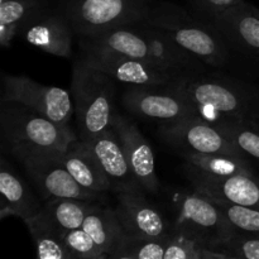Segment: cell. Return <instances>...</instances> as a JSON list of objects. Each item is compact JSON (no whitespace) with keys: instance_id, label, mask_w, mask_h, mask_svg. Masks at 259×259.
Instances as JSON below:
<instances>
[{"instance_id":"cell-19","label":"cell","mask_w":259,"mask_h":259,"mask_svg":"<svg viewBox=\"0 0 259 259\" xmlns=\"http://www.w3.org/2000/svg\"><path fill=\"white\" fill-rule=\"evenodd\" d=\"M141 29L147 38L151 52V60L154 65L176 73L179 77L191 73H200L210 70L202 61L180 47L167 33L142 20Z\"/></svg>"},{"instance_id":"cell-8","label":"cell","mask_w":259,"mask_h":259,"mask_svg":"<svg viewBox=\"0 0 259 259\" xmlns=\"http://www.w3.org/2000/svg\"><path fill=\"white\" fill-rule=\"evenodd\" d=\"M159 136L181 153L242 156L222 128L196 115L161 124Z\"/></svg>"},{"instance_id":"cell-5","label":"cell","mask_w":259,"mask_h":259,"mask_svg":"<svg viewBox=\"0 0 259 259\" xmlns=\"http://www.w3.org/2000/svg\"><path fill=\"white\" fill-rule=\"evenodd\" d=\"M154 3L156 0H57L76 37L142 22Z\"/></svg>"},{"instance_id":"cell-9","label":"cell","mask_w":259,"mask_h":259,"mask_svg":"<svg viewBox=\"0 0 259 259\" xmlns=\"http://www.w3.org/2000/svg\"><path fill=\"white\" fill-rule=\"evenodd\" d=\"M57 156L39 157L23 162L28 176L38 189L43 201L53 199H73L82 201L104 202L105 194L90 191L81 186Z\"/></svg>"},{"instance_id":"cell-3","label":"cell","mask_w":259,"mask_h":259,"mask_svg":"<svg viewBox=\"0 0 259 259\" xmlns=\"http://www.w3.org/2000/svg\"><path fill=\"white\" fill-rule=\"evenodd\" d=\"M144 22L163 30L210 68H223L232 60L233 52L217 28L181 5L156 0Z\"/></svg>"},{"instance_id":"cell-26","label":"cell","mask_w":259,"mask_h":259,"mask_svg":"<svg viewBox=\"0 0 259 259\" xmlns=\"http://www.w3.org/2000/svg\"><path fill=\"white\" fill-rule=\"evenodd\" d=\"M37 248V259H71L66 249L63 235L39 214L25 223Z\"/></svg>"},{"instance_id":"cell-20","label":"cell","mask_w":259,"mask_h":259,"mask_svg":"<svg viewBox=\"0 0 259 259\" xmlns=\"http://www.w3.org/2000/svg\"><path fill=\"white\" fill-rule=\"evenodd\" d=\"M0 219L17 217L27 223L42 214L43 205L5 158L0 164Z\"/></svg>"},{"instance_id":"cell-38","label":"cell","mask_w":259,"mask_h":259,"mask_svg":"<svg viewBox=\"0 0 259 259\" xmlns=\"http://www.w3.org/2000/svg\"><path fill=\"white\" fill-rule=\"evenodd\" d=\"M201 258H202V257H201ZM202 259H205V258H202Z\"/></svg>"},{"instance_id":"cell-31","label":"cell","mask_w":259,"mask_h":259,"mask_svg":"<svg viewBox=\"0 0 259 259\" xmlns=\"http://www.w3.org/2000/svg\"><path fill=\"white\" fill-rule=\"evenodd\" d=\"M244 0H187L189 10L200 19L212 23L222 13L240 4Z\"/></svg>"},{"instance_id":"cell-35","label":"cell","mask_w":259,"mask_h":259,"mask_svg":"<svg viewBox=\"0 0 259 259\" xmlns=\"http://www.w3.org/2000/svg\"><path fill=\"white\" fill-rule=\"evenodd\" d=\"M244 123H248L249 125L259 129V91H258L257 99H255L254 105H253L252 110H250L249 113V116H248L247 121H244Z\"/></svg>"},{"instance_id":"cell-1","label":"cell","mask_w":259,"mask_h":259,"mask_svg":"<svg viewBox=\"0 0 259 259\" xmlns=\"http://www.w3.org/2000/svg\"><path fill=\"white\" fill-rule=\"evenodd\" d=\"M210 70L181 76L166 89L184 99L195 115L214 125L247 121L259 86Z\"/></svg>"},{"instance_id":"cell-28","label":"cell","mask_w":259,"mask_h":259,"mask_svg":"<svg viewBox=\"0 0 259 259\" xmlns=\"http://www.w3.org/2000/svg\"><path fill=\"white\" fill-rule=\"evenodd\" d=\"M175 234L163 238L124 237L116 252L128 254L134 259H163L169 240Z\"/></svg>"},{"instance_id":"cell-33","label":"cell","mask_w":259,"mask_h":259,"mask_svg":"<svg viewBox=\"0 0 259 259\" xmlns=\"http://www.w3.org/2000/svg\"><path fill=\"white\" fill-rule=\"evenodd\" d=\"M163 259H202L201 247L194 240L175 233L167 245Z\"/></svg>"},{"instance_id":"cell-12","label":"cell","mask_w":259,"mask_h":259,"mask_svg":"<svg viewBox=\"0 0 259 259\" xmlns=\"http://www.w3.org/2000/svg\"><path fill=\"white\" fill-rule=\"evenodd\" d=\"M81 57L96 70L110 76L128 88L166 89L179 78L176 73L148 61L121 56H85Z\"/></svg>"},{"instance_id":"cell-11","label":"cell","mask_w":259,"mask_h":259,"mask_svg":"<svg viewBox=\"0 0 259 259\" xmlns=\"http://www.w3.org/2000/svg\"><path fill=\"white\" fill-rule=\"evenodd\" d=\"M233 53L247 58L259 71V9L244 0L211 23Z\"/></svg>"},{"instance_id":"cell-29","label":"cell","mask_w":259,"mask_h":259,"mask_svg":"<svg viewBox=\"0 0 259 259\" xmlns=\"http://www.w3.org/2000/svg\"><path fill=\"white\" fill-rule=\"evenodd\" d=\"M214 200V199H212ZM234 233L259 234V210L214 200Z\"/></svg>"},{"instance_id":"cell-25","label":"cell","mask_w":259,"mask_h":259,"mask_svg":"<svg viewBox=\"0 0 259 259\" xmlns=\"http://www.w3.org/2000/svg\"><path fill=\"white\" fill-rule=\"evenodd\" d=\"M94 204L95 202L82 200L53 199L45 201L42 214L51 225L63 235L70 230L82 228L86 215Z\"/></svg>"},{"instance_id":"cell-27","label":"cell","mask_w":259,"mask_h":259,"mask_svg":"<svg viewBox=\"0 0 259 259\" xmlns=\"http://www.w3.org/2000/svg\"><path fill=\"white\" fill-rule=\"evenodd\" d=\"M230 143L249 161L259 162V129L244 121H234L220 125Z\"/></svg>"},{"instance_id":"cell-36","label":"cell","mask_w":259,"mask_h":259,"mask_svg":"<svg viewBox=\"0 0 259 259\" xmlns=\"http://www.w3.org/2000/svg\"><path fill=\"white\" fill-rule=\"evenodd\" d=\"M108 259H134V258L128 254H124V253L121 252H114V253H110V254H108Z\"/></svg>"},{"instance_id":"cell-37","label":"cell","mask_w":259,"mask_h":259,"mask_svg":"<svg viewBox=\"0 0 259 259\" xmlns=\"http://www.w3.org/2000/svg\"><path fill=\"white\" fill-rule=\"evenodd\" d=\"M91 259H108V254H101V255H99V257H95V258H91Z\"/></svg>"},{"instance_id":"cell-17","label":"cell","mask_w":259,"mask_h":259,"mask_svg":"<svg viewBox=\"0 0 259 259\" xmlns=\"http://www.w3.org/2000/svg\"><path fill=\"white\" fill-rule=\"evenodd\" d=\"M190 182L200 194L230 204L259 210V176L242 174L230 177H211L185 169Z\"/></svg>"},{"instance_id":"cell-32","label":"cell","mask_w":259,"mask_h":259,"mask_svg":"<svg viewBox=\"0 0 259 259\" xmlns=\"http://www.w3.org/2000/svg\"><path fill=\"white\" fill-rule=\"evenodd\" d=\"M217 249L230 250L245 259H259V234L234 233Z\"/></svg>"},{"instance_id":"cell-15","label":"cell","mask_w":259,"mask_h":259,"mask_svg":"<svg viewBox=\"0 0 259 259\" xmlns=\"http://www.w3.org/2000/svg\"><path fill=\"white\" fill-rule=\"evenodd\" d=\"M111 128L118 134L125 156L139 186L144 192L157 194L159 180L157 177L154 153L151 144L131 118L116 113Z\"/></svg>"},{"instance_id":"cell-22","label":"cell","mask_w":259,"mask_h":259,"mask_svg":"<svg viewBox=\"0 0 259 259\" xmlns=\"http://www.w3.org/2000/svg\"><path fill=\"white\" fill-rule=\"evenodd\" d=\"M57 0H0V43L9 48L23 28Z\"/></svg>"},{"instance_id":"cell-6","label":"cell","mask_w":259,"mask_h":259,"mask_svg":"<svg viewBox=\"0 0 259 259\" xmlns=\"http://www.w3.org/2000/svg\"><path fill=\"white\" fill-rule=\"evenodd\" d=\"M174 229L207 249H217L234 234L214 200L196 190L175 196Z\"/></svg>"},{"instance_id":"cell-10","label":"cell","mask_w":259,"mask_h":259,"mask_svg":"<svg viewBox=\"0 0 259 259\" xmlns=\"http://www.w3.org/2000/svg\"><path fill=\"white\" fill-rule=\"evenodd\" d=\"M115 212L126 237L163 238L175 234L174 223L147 200L143 190L118 192Z\"/></svg>"},{"instance_id":"cell-30","label":"cell","mask_w":259,"mask_h":259,"mask_svg":"<svg viewBox=\"0 0 259 259\" xmlns=\"http://www.w3.org/2000/svg\"><path fill=\"white\" fill-rule=\"evenodd\" d=\"M63 242L71 259H91L105 254L82 228L63 234Z\"/></svg>"},{"instance_id":"cell-34","label":"cell","mask_w":259,"mask_h":259,"mask_svg":"<svg viewBox=\"0 0 259 259\" xmlns=\"http://www.w3.org/2000/svg\"><path fill=\"white\" fill-rule=\"evenodd\" d=\"M201 257L205 259H245L242 255L225 249H207L201 248Z\"/></svg>"},{"instance_id":"cell-16","label":"cell","mask_w":259,"mask_h":259,"mask_svg":"<svg viewBox=\"0 0 259 259\" xmlns=\"http://www.w3.org/2000/svg\"><path fill=\"white\" fill-rule=\"evenodd\" d=\"M20 34L29 45L43 52L62 58H70L72 55L76 34L57 2L28 23Z\"/></svg>"},{"instance_id":"cell-21","label":"cell","mask_w":259,"mask_h":259,"mask_svg":"<svg viewBox=\"0 0 259 259\" xmlns=\"http://www.w3.org/2000/svg\"><path fill=\"white\" fill-rule=\"evenodd\" d=\"M60 158L71 176L82 187L105 195L111 191L108 177L83 141L73 142Z\"/></svg>"},{"instance_id":"cell-13","label":"cell","mask_w":259,"mask_h":259,"mask_svg":"<svg viewBox=\"0 0 259 259\" xmlns=\"http://www.w3.org/2000/svg\"><path fill=\"white\" fill-rule=\"evenodd\" d=\"M121 104L137 118L162 124L195 115L184 99L167 89L128 88L121 96Z\"/></svg>"},{"instance_id":"cell-4","label":"cell","mask_w":259,"mask_h":259,"mask_svg":"<svg viewBox=\"0 0 259 259\" xmlns=\"http://www.w3.org/2000/svg\"><path fill=\"white\" fill-rule=\"evenodd\" d=\"M115 83L110 76L94 68L82 57L73 62L71 95L80 141H90L111 128L118 113Z\"/></svg>"},{"instance_id":"cell-2","label":"cell","mask_w":259,"mask_h":259,"mask_svg":"<svg viewBox=\"0 0 259 259\" xmlns=\"http://www.w3.org/2000/svg\"><path fill=\"white\" fill-rule=\"evenodd\" d=\"M0 132L4 151L20 163L65 153L78 139L70 124L56 123L14 101H2Z\"/></svg>"},{"instance_id":"cell-7","label":"cell","mask_w":259,"mask_h":259,"mask_svg":"<svg viewBox=\"0 0 259 259\" xmlns=\"http://www.w3.org/2000/svg\"><path fill=\"white\" fill-rule=\"evenodd\" d=\"M2 101L19 103L60 124H70L75 114L72 95L68 91L42 85L22 75H4Z\"/></svg>"},{"instance_id":"cell-14","label":"cell","mask_w":259,"mask_h":259,"mask_svg":"<svg viewBox=\"0 0 259 259\" xmlns=\"http://www.w3.org/2000/svg\"><path fill=\"white\" fill-rule=\"evenodd\" d=\"M76 39L85 56H121L153 63L148 42L139 22L95 34L77 35Z\"/></svg>"},{"instance_id":"cell-18","label":"cell","mask_w":259,"mask_h":259,"mask_svg":"<svg viewBox=\"0 0 259 259\" xmlns=\"http://www.w3.org/2000/svg\"><path fill=\"white\" fill-rule=\"evenodd\" d=\"M83 142L108 177L111 191L118 194L123 191L142 190L132 171L120 139L113 128H109L90 141Z\"/></svg>"},{"instance_id":"cell-24","label":"cell","mask_w":259,"mask_h":259,"mask_svg":"<svg viewBox=\"0 0 259 259\" xmlns=\"http://www.w3.org/2000/svg\"><path fill=\"white\" fill-rule=\"evenodd\" d=\"M185 169L211 177H230L242 174H254L249 159L232 154L182 153Z\"/></svg>"},{"instance_id":"cell-23","label":"cell","mask_w":259,"mask_h":259,"mask_svg":"<svg viewBox=\"0 0 259 259\" xmlns=\"http://www.w3.org/2000/svg\"><path fill=\"white\" fill-rule=\"evenodd\" d=\"M82 229L90 235L99 248L106 254L116 252L125 237L115 209L95 202L82 224Z\"/></svg>"}]
</instances>
